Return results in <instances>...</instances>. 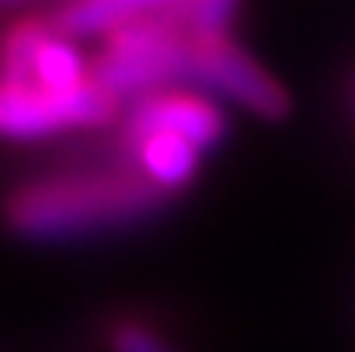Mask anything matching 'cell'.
<instances>
[{"mask_svg": "<svg viewBox=\"0 0 355 352\" xmlns=\"http://www.w3.org/2000/svg\"><path fill=\"white\" fill-rule=\"evenodd\" d=\"M173 194L140 173H72L33 180L8 194L0 219L8 234L33 244H65L133 231L158 219Z\"/></svg>", "mask_w": 355, "mask_h": 352, "instance_id": "1", "label": "cell"}, {"mask_svg": "<svg viewBox=\"0 0 355 352\" xmlns=\"http://www.w3.org/2000/svg\"><path fill=\"white\" fill-rule=\"evenodd\" d=\"M122 112V101L101 90L94 79L65 94H47L40 87H0V137L36 140L58 130L104 126Z\"/></svg>", "mask_w": 355, "mask_h": 352, "instance_id": "2", "label": "cell"}, {"mask_svg": "<svg viewBox=\"0 0 355 352\" xmlns=\"http://www.w3.org/2000/svg\"><path fill=\"white\" fill-rule=\"evenodd\" d=\"M198 90L241 105L266 122H284L295 108L284 83L266 72L259 58H252V51L241 47L234 36L198 44Z\"/></svg>", "mask_w": 355, "mask_h": 352, "instance_id": "3", "label": "cell"}, {"mask_svg": "<svg viewBox=\"0 0 355 352\" xmlns=\"http://www.w3.org/2000/svg\"><path fill=\"white\" fill-rule=\"evenodd\" d=\"M122 137L126 148L148 137H180L205 155L230 137V119L212 97L198 90H162L130 101L122 112Z\"/></svg>", "mask_w": 355, "mask_h": 352, "instance_id": "4", "label": "cell"}, {"mask_svg": "<svg viewBox=\"0 0 355 352\" xmlns=\"http://www.w3.org/2000/svg\"><path fill=\"white\" fill-rule=\"evenodd\" d=\"M158 0H79V4H65L47 11V22L58 36L65 40H87V36H115L137 18L151 15Z\"/></svg>", "mask_w": 355, "mask_h": 352, "instance_id": "5", "label": "cell"}, {"mask_svg": "<svg viewBox=\"0 0 355 352\" xmlns=\"http://www.w3.org/2000/svg\"><path fill=\"white\" fill-rule=\"evenodd\" d=\"M130 151H133L130 155L133 173L151 180L165 194H176L187 183H194L198 165H201V151L180 137H148V140L133 144Z\"/></svg>", "mask_w": 355, "mask_h": 352, "instance_id": "6", "label": "cell"}, {"mask_svg": "<svg viewBox=\"0 0 355 352\" xmlns=\"http://www.w3.org/2000/svg\"><path fill=\"white\" fill-rule=\"evenodd\" d=\"M90 79V61L83 58V51L72 40L51 33V40L40 47L36 61H33V87L47 90V94H65L76 90Z\"/></svg>", "mask_w": 355, "mask_h": 352, "instance_id": "7", "label": "cell"}, {"mask_svg": "<svg viewBox=\"0 0 355 352\" xmlns=\"http://www.w3.org/2000/svg\"><path fill=\"white\" fill-rule=\"evenodd\" d=\"M169 15L194 44H208V40L234 36L244 8L237 0H169Z\"/></svg>", "mask_w": 355, "mask_h": 352, "instance_id": "8", "label": "cell"}, {"mask_svg": "<svg viewBox=\"0 0 355 352\" xmlns=\"http://www.w3.org/2000/svg\"><path fill=\"white\" fill-rule=\"evenodd\" d=\"M108 349L112 352H180L169 338H162L155 327L140 320H119L108 330Z\"/></svg>", "mask_w": 355, "mask_h": 352, "instance_id": "9", "label": "cell"}]
</instances>
